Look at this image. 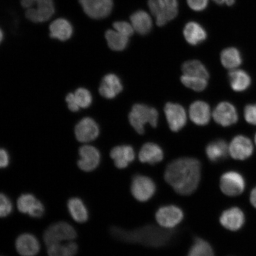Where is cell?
<instances>
[{
  "instance_id": "7bdbcfd3",
  "label": "cell",
  "mask_w": 256,
  "mask_h": 256,
  "mask_svg": "<svg viewBox=\"0 0 256 256\" xmlns=\"http://www.w3.org/2000/svg\"><path fill=\"white\" fill-rule=\"evenodd\" d=\"M213 1L215 2L218 5L226 4L228 6H233L236 2V0H213Z\"/></svg>"
},
{
  "instance_id": "d6a6232c",
  "label": "cell",
  "mask_w": 256,
  "mask_h": 256,
  "mask_svg": "<svg viewBox=\"0 0 256 256\" xmlns=\"http://www.w3.org/2000/svg\"><path fill=\"white\" fill-rule=\"evenodd\" d=\"M187 256H215L210 243L200 238H196Z\"/></svg>"
},
{
  "instance_id": "ab89813d",
  "label": "cell",
  "mask_w": 256,
  "mask_h": 256,
  "mask_svg": "<svg viewBox=\"0 0 256 256\" xmlns=\"http://www.w3.org/2000/svg\"><path fill=\"white\" fill-rule=\"evenodd\" d=\"M188 6L195 12L204 10L208 7V0H187Z\"/></svg>"
},
{
  "instance_id": "2e32d148",
  "label": "cell",
  "mask_w": 256,
  "mask_h": 256,
  "mask_svg": "<svg viewBox=\"0 0 256 256\" xmlns=\"http://www.w3.org/2000/svg\"><path fill=\"white\" fill-rule=\"evenodd\" d=\"M16 250L22 256H35L40 251L39 240L30 233H24L16 240Z\"/></svg>"
},
{
  "instance_id": "f1b7e54d",
  "label": "cell",
  "mask_w": 256,
  "mask_h": 256,
  "mask_svg": "<svg viewBox=\"0 0 256 256\" xmlns=\"http://www.w3.org/2000/svg\"><path fill=\"white\" fill-rule=\"evenodd\" d=\"M78 247L76 242H72L57 243L48 246L49 256H76Z\"/></svg>"
},
{
  "instance_id": "484cf974",
  "label": "cell",
  "mask_w": 256,
  "mask_h": 256,
  "mask_svg": "<svg viewBox=\"0 0 256 256\" xmlns=\"http://www.w3.org/2000/svg\"><path fill=\"white\" fill-rule=\"evenodd\" d=\"M67 208L70 216L76 222L81 224L88 222L89 218L88 208L80 198L70 199L67 202Z\"/></svg>"
},
{
  "instance_id": "277c9868",
  "label": "cell",
  "mask_w": 256,
  "mask_h": 256,
  "mask_svg": "<svg viewBox=\"0 0 256 256\" xmlns=\"http://www.w3.org/2000/svg\"><path fill=\"white\" fill-rule=\"evenodd\" d=\"M21 4L26 10V17L34 23L46 22L55 12L53 0H21Z\"/></svg>"
},
{
  "instance_id": "f35d334b",
  "label": "cell",
  "mask_w": 256,
  "mask_h": 256,
  "mask_svg": "<svg viewBox=\"0 0 256 256\" xmlns=\"http://www.w3.org/2000/svg\"><path fill=\"white\" fill-rule=\"evenodd\" d=\"M244 114L246 120L250 124L256 126V104L246 106Z\"/></svg>"
},
{
  "instance_id": "ac0fdd59",
  "label": "cell",
  "mask_w": 256,
  "mask_h": 256,
  "mask_svg": "<svg viewBox=\"0 0 256 256\" xmlns=\"http://www.w3.org/2000/svg\"><path fill=\"white\" fill-rule=\"evenodd\" d=\"M123 86L120 80L114 74L106 75L102 80L99 94L104 98L112 99L122 91Z\"/></svg>"
},
{
  "instance_id": "1f68e13d",
  "label": "cell",
  "mask_w": 256,
  "mask_h": 256,
  "mask_svg": "<svg viewBox=\"0 0 256 256\" xmlns=\"http://www.w3.org/2000/svg\"><path fill=\"white\" fill-rule=\"evenodd\" d=\"M148 7L152 14L156 18V24L160 27L168 24L166 6L164 0H148Z\"/></svg>"
},
{
  "instance_id": "603a6c76",
  "label": "cell",
  "mask_w": 256,
  "mask_h": 256,
  "mask_svg": "<svg viewBox=\"0 0 256 256\" xmlns=\"http://www.w3.org/2000/svg\"><path fill=\"white\" fill-rule=\"evenodd\" d=\"M164 158V154L160 147L156 144L148 142L144 144L139 154L140 162L155 164L161 162Z\"/></svg>"
},
{
  "instance_id": "d590c367",
  "label": "cell",
  "mask_w": 256,
  "mask_h": 256,
  "mask_svg": "<svg viewBox=\"0 0 256 256\" xmlns=\"http://www.w3.org/2000/svg\"><path fill=\"white\" fill-rule=\"evenodd\" d=\"M14 210V206L10 199L7 195L2 194L0 195V216L2 218L7 217L10 215Z\"/></svg>"
},
{
  "instance_id": "4316f807",
  "label": "cell",
  "mask_w": 256,
  "mask_h": 256,
  "mask_svg": "<svg viewBox=\"0 0 256 256\" xmlns=\"http://www.w3.org/2000/svg\"><path fill=\"white\" fill-rule=\"evenodd\" d=\"M230 86L233 90L241 92L246 90L251 84V78L247 72L241 70H233L228 74Z\"/></svg>"
},
{
  "instance_id": "6da1fadb",
  "label": "cell",
  "mask_w": 256,
  "mask_h": 256,
  "mask_svg": "<svg viewBox=\"0 0 256 256\" xmlns=\"http://www.w3.org/2000/svg\"><path fill=\"white\" fill-rule=\"evenodd\" d=\"M201 166L194 158H181L170 163L164 178L178 194L190 195L196 190L200 179Z\"/></svg>"
},
{
  "instance_id": "4fadbf2b",
  "label": "cell",
  "mask_w": 256,
  "mask_h": 256,
  "mask_svg": "<svg viewBox=\"0 0 256 256\" xmlns=\"http://www.w3.org/2000/svg\"><path fill=\"white\" fill-rule=\"evenodd\" d=\"M99 127L95 120L90 118H84L76 124L75 135L81 142H89L97 138L99 135Z\"/></svg>"
},
{
  "instance_id": "44dd1931",
  "label": "cell",
  "mask_w": 256,
  "mask_h": 256,
  "mask_svg": "<svg viewBox=\"0 0 256 256\" xmlns=\"http://www.w3.org/2000/svg\"><path fill=\"white\" fill-rule=\"evenodd\" d=\"M190 115L192 122L200 126H206L210 119V106L203 101H196L190 108Z\"/></svg>"
},
{
  "instance_id": "5b68a950",
  "label": "cell",
  "mask_w": 256,
  "mask_h": 256,
  "mask_svg": "<svg viewBox=\"0 0 256 256\" xmlns=\"http://www.w3.org/2000/svg\"><path fill=\"white\" fill-rule=\"evenodd\" d=\"M78 234L74 228L68 222H60L52 224L44 231V241L47 246L64 242H72Z\"/></svg>"
},
{
  "instance_id": "9a60e30c",
  "label": "cell",
  "mask_w": 256,
  "mask_h": 256,
  "mask_svg": "<svg viewBox=\"0 0 256 256\" xmlns=\"http://www.w3.org/2000/svg\"><path fill=\"white\" fill-rule=\"evenodd\" d=\"M254 152V146L248 138L238 136L234 138L229 146V152L233 158L244 160Z\"/></svg>"
},
{
  "instance_id": "836d02e7",
  "label": "cell",
  "mask_w": 256,
  "mask_h": 256,
  "mask_svg": "<svg viewBox=\"0 0 256 256\" xmlns=\"http://www.w3.org/2000/svg\"><path fill=\"white\" fill-rule=\"evenodd\" d=\"M181 82L188 88L196 92H202L206 89L208 86V80L188 76H182Z\"/></svg>"
},
{
  "instance_id": "5bb4252c",
  "label": "cell",
  "mask_w": 256,
  "mask_h": 256,
  "mask_svg": "<svg viewBox=\"0 0 256 256\" xmlns=\"http://www.w3.org/2000/svg\"><path fill=\"white\" fill-rule=\"evenodd\" d=\"M213 117L218 124L224 127L235 124L238 119V112L235 107L226 102L217 105L213 112Z\"/></svg>"
},
{
  "instance_id": "cb8c5ba5",
  "label": "cell",
  "mask_w": 256,
  "mask_h": 256,
  "mask_svg": "<svg viewBox=\"0 0 256 256\" xmlns=\"http://www.w3.org/2000/svg\"><path fill=\"white\" fill-rule=\"evenodd\" d=\"M131 24L138 34L142 35L148 34L152 28V22L150 16L144 10H138L131 15Z\"/></svg>"
},
{
  "instance_id": "ba28073f",
  "label": "cell",
  "mask_w": 256,
  "mask_h": 256,
  "mask_svg": "<svg viewBox=\"0 0 256 256\" xmlns=\"http://www.w3.org/2000/svg\"><path fill=\"white\" fill-rule=\"evenodd\" d=\"M245 180L238 172H229L224 174L220 179V188L228 196L241 194L245 188Z\"/></svg>"
},
{
  "instance_id": "7402d4cb",
  "label": "cell",
  "mask_w": 256,
  "mask_h": 256,
  "mask_svg": "<svg viewBox=\"0 0 256 256\" xmlns=\"http://www.w3.org/2000/svg\"><path fill=\"white\" fill-rule=\"evenodd\" d=\"M50 32L51 38L60 41H66L72 36L73 28L68 20L60 18L54 20L50 24Z\"/></svg>"
},
{
  "instance_id": "4dcf8cb0",
  "label": "cell",
  "mask_w": 256,
  "mask_h": 256,
  "mask_svg": "<svg viewBox=\"0 0 256 256\" xmlns=\"http://www.w3.org/2000/svg\"><path fill=\"white\" fill-rule=\"evenodd\" d=\"M108 47L114 51L126 50L129 44V38L124 36L115 30H108L105 34Z\"/></svg>"
},
{
  "instance_id": "bcb514c9",
  "label": "cell",
  "mask_w": 256,
  "mask_h": 256,
  "mask_svg": "<svg viewBox=\"0 0 256 256\" xmlns=\"http://www.w3.org/2000/svg\"><path fill=\"white\" fill-rule=\"evenodd\" d=\"M255 142H256V135H255Z\"/></svg>"
},
{
  "instance_id": "3957f363",
  "label": "cell",
  "mask_w": 256,
  "mask_h": 256,
  "mask_svg": "<svg viewBox=\"0 0 256 256\" xmlns=\"http://www.w3.org/2000/svg\"><path fill=\"white\" fill-rule=\"evenodd\" d=\"M158 113L156 108L144 104H136L129 114L130 122L137 133L143 134L145 126L149 124L153 128L158 126Z\"/></svg>"
},
{
  "instance_id": "ee69618b",
  "label": "cell",
  "mask_w": 256,
  "mask_h": 256,
  "mask_svg": "<svg viewBox=\"0 0 256 256\" xmlns=\"http://www.w3.org/2000/svg\"><path fill=\"white\" fill-rule=\"evenodd\" d=\"M250 200L252 206L256 208V187L252 190Z\"/></svg>"
},
{
  "instance_id": "d6986e66",
  "label": "cell",
  "mask_w": 256,
  "mask_h": 256,
  "mask_svg": "<svg viewBox=\"0 0 256 256\" xmlns=\"http://www.w3.org/2000/svg\"><path fill=\"white\" fill-rule=\"evenodd\" d=\"M184 34L186 40L192 46H199L207 39V32L200 24L190 22L185 25Z\"/></svg>"
},
{
  "instance_id": "60d3db41",
  "label": "cell",
  "mask_w": 256,
  "mask_h": 256,
  "mask_svg": "<svg viewBox=\"0 0 256 256\" xmlns=\"http://www.w3.org/2000/svg\"><path fill=\"white\" fill-rule=\"evenodd\" d=\"M66 102L68 104L69 110L73 112H78L80 110L79 106L76 100L74 94H69L66 96Z\"/></svg>"
},
{
  "instance_id": "74e56055",
  "label": "cell",
  "mask_w": 256,
  "mask_h": 256,
  "mask_svg": "<svg viewBox=\"0 0 256 256\" xmlns=\"http://www.w3.org/2000/svg\"><path fill=\"white\" fill-rule=\"evenodd\" d=\"M167 12L166 16L168 21L174 20L178 14V0H164Z\"/></svg>"
},
{
  "instance_id": "d4e9b609",
  "label": "cell",
  "mask_w": 256,
  "mask_h": 256,
  "mask_svg": "<svg viewBox=\"0 0 256 256\" xmlns=\"http://www.w3.org/2000/svg\"><path fill=\"white\" fill-rule=\"evenodd\" d=\"M206 153L210 162H219L226 158L230 153L229 146L225 140H216L208 144Z\"/></svg>"
},
{
  "instance_id": "7a4b0ae2",
  "label": "cell",
  "mask_w": 256,
  "mask_h": 256,
  "mask_svg": "<svg viewBox=\"0 0 256 256\" xmlns=\"http://www.w3.org/2000/svg\"><path fill=\"white\" fill-rule=\"evenodd\" d=\"M174 232L171 229L154 225L146 226L133 230H126L118 226H113L110 229L112 238L118 241L154 248L164 247L169 244L174 238Z\"/></svg>"
},
{
  "instance_id": "52a82bcc",
  "label": "cell",
  "mask_w": 256,
  "mask_h": 256,
  "mask_svg": "<svg viewBox=\"0 0 256 256\" xmlns=\"http://www.w3.org/2000/svg\"><path fill=\"white\" fill-rule=\"evenodd\" d=\"M85 14L94 19H102L110 16L113 9V0H78Z\"/></svg>"
},
{
  "instance_id": "8992f818",
  "label": "cell",
  "mask_w": 256,
  "mask_h": 256,
  "mask_svg": "<svg viewBox=\"0 0 256 256\" xmlns=\"http://www.w3.org/2000/svg\"><path fill=\"white\" fill-rule=\"evenodd\" d=\"M131 193L137 200L146 202L154 194L156 186L152 179L145 176H134L130 187Z\"/></svg>"
},
{
  "instance_id": "9c48e42d",
  "label": "cell",
  "mask_w": 256,
  "mask_h": 256,
  "mask_svg": "<svg viewBox=\"0 0 256 256\" xmlns=\"http://www.w3.org/2000/svg\"><path fill=\"white\" fill-rule=\"evenodd\" d=\"M156 218L160 226L172 229L182 222L184 214L180 208L174 206H168L160 208L156 211Z\"/></svg>"
},
{
  "instance_id": "8fae6325",
  "label": "cell",
  "mask_w": 256,
  "mask_h": 256,
  "mask_svg": "<svg viewBox=\"0 0 256 256\" xmlns=\"http://www.w3.org/2000/svg\"><path fill=\"white\" fill-rule=\"evenodd\" d=\"M164 112L170 128L174 132H178L186 124L187 117L184 108L180 104L168 103Z\"/></svg>"
},
{
  "instance_id": "e575fe53",
  "label": "cell",
  "mask_w": 256,
  "mask_h": 256,
  "mask_svg": "<svg viewBox=\"0 0 256 256\" xmlns=\"http://www.w3.org/2000/svg\"><path fill=\"white\" fill-rule=\"evenodd\" d=\"M76 100L80 108H88L92 103V96L88 90L79 88L76 90L74 94Z\"/></svg>"
},
{
  "instance_id": "ffe728a7",
  "label": "cell",
  "mask_w": 256,
  "mask_h": 256,
  "mask_svg": "<svg viewBox=\"0 0 256 256\" xmlns=\"http://www.w3.org/2000/svg\"><path fill=\"white\" fill-rule=\"evenodd\" d=\"M111 158L114 160L116 167L124 168L132 162L136 158L135 152L130 146H120L114 147L110 154Z\"/></svg>"
},
{
  "instance_id": "f546056e",
  "label": "cell",
  "mask_w": 256,
  "mask_h": 256,
  "mask_svg": "<svg viewBox=\"0 0 256 256\" xmlns=\"http://www.w3.org/2000/svg\"><path fill=\"white\" fill-rule=\"evenodd\" d=\"M182 70L185 76H196L207 80L210 78V74L206 66L198 60H190L184 62Z\"/></svg>"
},
{
  "instance_id": "30bf717a",
  "label": "cell",
  "mask_w": 256,
  "mask_h": 256,
  "mask_svg": "<svg viewBox=\"0 0 256 256\" xmlns=\"http://www.w3.org/2000/svg\"><path fill=\"white\" fill-rule=\"evenodd\" d=\"M17 207L19 212L28 214L35 218L42 217L46 210L44 204L34 195L30 194H24L19 196Z\"/></svg>"
},
{
  "instance_id": "b9f144b4",
  "label": "cell",
  "mask_w": 256,
  "mask_h": 256,
  "mask_svg": "<svg viewBox=\"0 0 256 256\" xmlns=\"http://www.w3.org/2000/svg\"><path fill=\"white\" fill-rule=\"evenodd\" d=\"M9 164V156L8 153L4 149H2L0 151V167L5 168L8 167Z\"/></svg>"
},
{
  "instance_id": "f6af8a7d",
  "label": "cell",
  "mask_w": 256,
  "mask_h": 256,
  "mask_svg": "<svg viewBox=\"0 0 256 256\" xmlns=\"http://www.w3.org/2000/svg\"><path fill=\"white\" fill-rule=\"evenodd\" d=\"M0 34H1V41L3 40V32L2 30L1 31V33H0Z\"/></svg>"
},
{
  "instance_id": "e0dca14e",
  "label": "cell",
  "mask_w": 256,
  "mask_h": 256,
  "mask_svg": "<svg viewBox=\"0 0 256 256\" xmlns=\"http://www.w3.org/2000/svg\"><path fill=\"white\" fill-rule=\"evenodd\" d=\"M220 223L227 230L236 232L242 228L245 222V216L242 211L238 207L224 210L220 216Z\"/></svg>"
},
{
  "instance_id": "7c38bea8",
  "label": "cell",
  "mask_w": 256,
  "mask_h": 256,
  "mask_svg": "<svg viewBox=\"0 0 256 256\" xmlns=\"http://www.w3.org/2000/svg\"><path fill=\"white\" fill-rule=\"evenodd\" d=\"M80 159L78 164L84 172H92L98 167L100 161V154L96 147L85 145L79 149Z\"/></svg>"
},
{
  "instance_id": "8d00e7d4",
  "label": "cell",
  "mask_w": 256,
  "mask_h": 256,
  "mask_svg": "<svg viewBox=\"0 0 256 256\" xmlns=\"http://www.w3.org/2000/svg\"><path fill=\"white\" fill-rule=\"evenodd\" d=\"M114 30L124 36L129 38L132 36L134 33V28L132 24L126 22L118 21L113 24Z\"/></svg>"
},
{
  "instance_id": "83f0119b",
  "label": "cell",
  "mask_w": 256,
  "mask_h": 256,
  "mask_svg": "<svg viewBox=\"0 0 256 256\" xmlns=\"http://www.w3.org/2000/svg\"><path fill=\"white\" fill-rule=\"evenodd\" d=\"M220 62L226 68L236 70L242 65V54L236 48H227L220 54Z\"/></svg>"
}]
</instances>
